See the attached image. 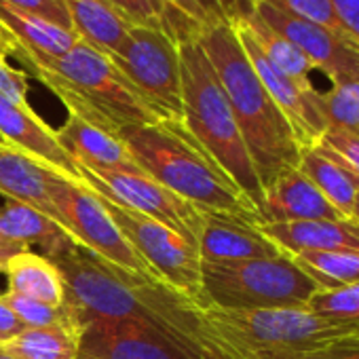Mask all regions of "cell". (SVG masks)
I'll list each match as a JSON object with an SVG mask.
<instances>
[{
    "label": "cell",
    "instance_id": "6da1fadb",
    "mask_svg": "<svg viewBox=\"0 0 359 359\" xmlns=\"http://www.w3.org/2000/svg\"><path fill=\"white\" fill-rule=\"evenodd\" d=\"M64 300L83 323L91 319H133L161 330L201 359H233L212 332L201 304L152 275L108 264L83 248L57 260Z\"/></svg>",
    "mask_w": 359,
    "mask_h": 359
},
{
    "label": "cell",
    "instance_id": "7a4b0ae2",
    "mask_svg": "<svg viewBox=\"0 0 359 359\" xmlns=\"http://www.w3.org/2000/svg\"><path fill=\"white\" fill-rule=\"evenodd\" d=\"M226 93L262 191L300 163V144L279 106L254 72L233 26L216 24L199 36Z\"/></svg>",
    "mask_w": 359,
    "mask_h": 359
},
{
    "label": "cell",
    "instance_id": "3957f363",
    "mask_svg": "<svg viewBox=\"0 0 359 359\" xmlns=\"http://www.w3.org/2000/svg\"><path fill=\"white\" fill-rule=\"evenodd\" d=\"M116 137L148 177L197 210L231 214L260 224L256 205L189 135L182 123L133 125L121 129Z\"/></svg>",
    "mask_w": 359,
    "mask_h": 359
},
{
    "label": "cell",
    "instance_id": "277c9868",
    "mask_svg": "<svg viewBox=\"0 0 359 359\" xmlns=\"http://www.w3.org/2000/svg\"><path fill=\"white\" fill-rule=\"evenodd\" d=\"M15 55L64 102L70 114L112 135L125 127L163 123L114 62L83 41L60 57L22 51Z\"/></svg>",
    "mask_w": 359,
    "mask_h": 359
},
{
    "label": "cell",
    "instance_id": "5b68a950",
    "mask_svg": "<svg viewBox=\"0 0 359 359\" xmlns=\"http://www.w3.org/2000/svg\"><path fill=\"white\" fill-rule=\"evenodd\" d=\"M177 47L182 68V125L258 210L264 191L216 70L199 39Z\"/></svg>",
    "mask_w": 359,
    "mask_h": 359
},
{
    "label": "cell",
    "instance_id": "8992f818",
    "mask_svg": "<svg viewBox=\"0 0 359 359\" xmlns=\"http://www.w3.org/2000/svg\"><path fill=\"white\" fill-rule=\"evenodd\" d=\"M201 309L212 332L233 359H304L325 346L359 338V325L332 323L306 309Z\"/></svg>",
    "mask_w": 359,
    "mask_h": 359
},
{
    "label": "cell",
    "instance_id": "52a82bcc",
    "mask_svg": "<svg viewBox=\"0 0 359 359\" xmlns=\"http://www.w3.org/2000/svg\"><path fill=\"white\" fill-rule=\"evenodd\" d=\"M319 292L315 281L290 258L201 262V306L220 311L306 309Z\"/></svg>",
    "mask_w": 359,
    "mask_h": 359
},
{
    "label": "cell",
    "instance_id": "ba28073f",
    "mask_svg": "<svg viewBox=\"0 0 359 359\" xmlns=\"http://www.w3.org/2000/svg\"><path fill=\"white\" fill-rule=\"evenodd\" d=\"M110 60L163 123H182L180 47L165 30L133 26Z\"/></svg>",
    "mask_w": 359,
    "mask_h": 359
},
{
    "label": "cell",
    "instance_id": "9c48e42d",
    "mask_svg": "<svg viewBox=\"0 0 359 359\" xmlns=\"http://www.w3.org/2000/svg\"><path fill=\"white\" fill-rule=\"evenodd\" d=\"M51 205L57 214L60 226L74 243L116 269L137 275H152L114 224L102 197L81 180L57 173L51 189Z\"/></svg>",
    "mask_w": 359,
    "mask_h": 359
},
{
    "label": "cell",
    "instance_id": "30bf717a",
    "mask_svg": "<svg viewBox=\"0 0 359 359\" xmlns=\"http://www.w3.org/2000/svg\"><path fill=\"white\" fill-rule=\"evenodd\" d=\"M100 195V193H97ZM114 224L156 279L201 302L199 243L100 195Z\"/></svg>",
    "mask_w": 359,
    "mask_h": 359
},
{
    "label": "cell",
    "instance_id": "8fae6325",
    "mask_svg": "<svg viewBox=\"0 0 359 359\" xmlns=\"http://www.w3.org/2000/svg\"><path fill=\"white\" fill-rule=\"evenodd\" d=\"M79 169L81 182L87 184L91 191L197 241L201 229V210H197L182 197H177L169 189L161 187L146 173L95 171L85 167Z\"/></svg>",
    "mask_w": 359,
    "mask_h": 359
},
{
    "label": "cell",
    "instance_id": "7c38bea8",
    "mask_svg": "<svg viewBox=\"0 0 359 359\" xmlns=\"http://www.w3.org/2000/svg\"><path fill=\"white\" fill-rule=\"evenodd\" d=\"M76 359H201L161 330L133 319H91L79 336Z\"/></svg>",
    "mask_w": 359,
    "mask_h": 359
},
{
    "label": "cell",
    "instance_id": "4fadbf2b",
    "mask_svg": "<svg viewBox=\"0 0 359 359\" xmlns=\"http://www.w3.org/2000/svg\"><path fill=\"white\" fill-rule=\"evenodd\" d=\"M250 5L269 28L285 36L313 64L315 70L327 76V81L355 76L359 68V49L355 45L317 24L294 18L264 0H250Z\"/></svg>",
    "mask_w": 359,
    "mask_h": 359
},
{
    "label": "cell",
    "instance_id": "5bb4252c",
    "mask_svg": "<svg viewBox=\"0 0 359 359\" xmlns=\"http://www.w3.org/2000/svg\"><path fill=\"white\" fill-rule=\"evenodd\" d=\"M229 24L233 26V30H235L254 72L258 74L260 83L264 85V89L269 91L273 102L279 106V110L283 112L287 123L292 125L300 148L317 144V140L325 131V123L319 116L317 106H315L317 89L300 87L296 81H292L287 74H283L279 68H275L264 57V53L256 47V43L250 39V34L239 24H235V22H229Z\"/></svg>",
    "mask_w": 359,
    "mask_h": 359
},
{
    "label": "cell",
    "instance_id": "9a60e30c",
    "mask_svg": "<svg viewBox=\"0 0 359 359\" xmlns=\"http://www.w3.org/2000/svg\"><path fill=\"white\" fill-rule=\"evenodd\" d=\"M197 243L201 262H239L283 256V252L260 231L258 222L205 210H201Z\"/></svg>",
    "mask_w": 359,
    "mask_h": 359
},
{
    "label": "cell",
    "instance_id": "2e32d148",
    "mask_svg": "<svg viewBox=\"0 0 359 359\" xmlns=\"http://www.w3.org/2000/svg\"><path fill=\"white\" fill-rule=\"evenodd\" d=\"M260 224L311 222V220H348L344 218L296 167L279 175L264 189L258 205Z\"/></svg>",
    "mask_w": 359,
    "mask_h": 359
},
{
    "label": "cell",
    "instance_id": "e0dca14e",
    "mask_svg": "<svg viewBox=\"0 0 359 359\" xmlns=\"http://www.w3.org/2000/svg\"><path fill=\"white\" fill-rule=\"evenodd\" d=\"M57 173L64 171L24 152L22 148L0 142V195L9 201L34 208L55 222L57 214L51 205V189Z\"/></svg>",
    "mask_w": 359,
    "mask_h": 359
},
{
    "label": "cell",
    "instance_id": "ac0fdd59",
    "mask_svg": "<svg viewBox=\"0 0 359 359\" xmlns=\"http://www.w3.org/2000/svg\"><path fill=\"white\" fill-rule=\"evenodd\" d=\"M0 137L66 175L81 180V169L57 142L55 129H51L30 106H20L5 95H0Z\"/></svg>",
    "mask_w": 359,
    "mask_h": 359
},
{
    "label": "cell",
    "instance_id": "d6986e66",
    "mask_svg": "<svg viewBox=\"0 0 359 359\" xmlns=\"http://www.w3.org/2000/svg\"><path fill=\"white\" fill-rule=\"evenodd\" d=\"M55 135L62 148L79 167L95 171L144 173L127 146L116 135L79 118L76 114L68 112L66 123L55 129Z\"/></svg>",
    "mask_w": 359,
    "mask_h": 359
},
{
    "label": "cell",
    "instance_id": "ffe728a7",
    "mask_svg": "<svg viewBox=\"0 0 359 359\" xmlns=\"http://www.w3.org/2000/svg\"><path fill=\"white\" fill-rule=\"evenodd\" d=\"M260 231L290 258L306 252H359V226L353 220L260 224Z\"/></svg>",
    "mask_w": 359,
    "mask_h": 359
},
{
    "label": "cell",
    "instance_id": "44dd1931",
    "mask_svg": "<svg viewBox=\"0 0 359 359\" xmlns=\"http://www.w3.org/2000/svg\"><path fill=\"white\" fill-rule=\"evenodd\" d=\"M0 239L24 250L36 245L49 260L74 243L55 220L15 201H7L0 208Z\"/></svg>",
    "mask_w": 359,
    "mask_h": 359
},
{
    "label": "cell",
    "instance_id": "7402d4cb",
    "mask_svg": "<svg viewBox=\"0 0 359 359\" xmlns=\"http://www.w3.org/2000/svg\"><path fill=\"white\" fill-rule=\"evenodd\" d=\"M298 169L344 218L351 220V208L359 191V175L344 161L321 144H313L300 150Z\"/></svg>",
    "mask_w": 359,
    "mask_h": 359
},
{
    "label": "cell",
    "instance_id": "603a6c76",
    "mask_svg": "<svg viewBox=\"0 0 359 359\" xmlns=\"http://www.w3.org/2000/svg\"><path fill=\"white\" fill-rule=\"evenodd\" d=\"M79 41L104 55H114L133 28L106 0H62Z\"/></svg>",
    "mask_w": 359,
    "mask_h": 359
},
{
    "label": "cell",
    "instance_id": "cb8c5ba5",
    "mask_svg": "<svg viewBox=\"0 0 359 359\" xmlns=\"http://www.w3.org/2000/svg\"><path fill=\"white\" fill-rule=\"evenodd\" d=\"M231 22L239 24L250 34V39L256 43V47L264 53V57L275 68H279L283 74H287L300 87H304V89H317L313 85V81H311V74L315 70L313 64L285 36H281L279 32H275L273 28H269L252 11L250 0H243V3L239 5V9H237V13H235V18Z\"/></svg>",
    "mask_w": 359,
    "mask_h": 359
},
{
    "label": "cell",
    "instance_id": "d4e9b609",
    "mask_svg": "<svg viewBox=\"0 0 359 359\" xmlns=\"http://www.w3.org/2000/svg\"><path fill=\"white\" fill-rule=\"evenodd\" d=\"M0 26L15 41V51L22 53L60 57L79 43V36L72 30L47 22L39 15L13 9L5 3H0Z\"/></svg>",
    "mask_w": 359,
    "mask_h": 359
},
{
    "label": "cell",
    "instance_id": "484cf974",
    "mask_svg": "<svg viewBox=\"0 0 359 359\" xmlns=\"http://www.w3.org/2000/svg\"><path fill=\"white\" fill-rule=\"evenodd\" d=\"M5 275L9 281L7 292L45 302V304H53V306L64 304L62 277L55 264L43 254H34L30 250L20 252L7 262Z\"/></svg>",
    "mask_w": 359,
    "mask_h": 359
},
{
    "label": "cell",
    "instance_id": "4316f807",
    "mask_svg": "<svg viewBox=\"0 0 359 359\" xmlns=\"http://www.w3.org/2000/svg\"><path fill=\"white\" fill-rule=\"evenodd\" d=\"M0 353L11 359H76L79 334L26 327L9 342L0 344Z\"/></svg>",
    "mask_w": 359,
    "mask_h": 359
},
{
    "label": "cell",
    "instance_id": "83f0119b",
    "mask_svg": "<svg viewBox=\"0 0 359 359\" xmlns=\"http://www.w3.org/2000/svg\"><path fill=\"white\" fill-rule=\"evenodd\" d=\"M319 290H338L359 283V252H306L292 258Z\"/></svg>",
    "mask_w": 359,
    "mask_h": 359
},
{
    "label": "cell",
    "instance_id": "f1b7e54d",
    "mask_svg": "<svg viewBox=\"0 0 359 359\" xmlns=\"http://www.w3.org/2000/svg\"><path fill=\"white\" fill-rule=\"evenodd\" d=\"M315 106L327 127L342 129L359 137V81L334 79L330 89L315 93Z\"/></svg>",
    "mask_w": 359,
    "mask_h": 359
},
{
    "label": "cell",
    "instance_id": "f546056e",
    "mask_svg": "<svg viewBox=\"0 0 359 359\" xmlns=\"http://www.w3.org/2000/svg\"><path fill=\"white\" fill-rule=\"evenodd\" d=\"M5 302L11 306V311L20 317L24 327H34V330H68L72 334L81 336V323L76 313L64 302L60 306L45 304L26 296H18L11 292L3 294Z\"/></svg>",
    "mask_w": 359,
    "mask_h": 359
},
{
    "label": "cell",
    "instance_id": "4dcf8cb0",
    "mask_svg": "<svg viewBox=\"0 0 359 359\" xmlns=\"http://www.w3.org/2000/svg\"><path fill=\"white\" fill-rule=\"evenodd\" d=\"M306 311L332 323L359 325V283L315 292Z\"/></svg>",
    "mask_w": 359,
    "mask_h": 359
},
{
    "label": "cell",
    "instance_id": "1f68e13d",
    "mask_svg": "<svg viewBox=\"0 0 359 359\" xmlns=\"http://www.w3.org/2000/svg\"><path fill=\"white\" fill-rule=\"evenodd\" d=\"M264 3H269V5L290 13L294 18H300V20H306L311 24H317V26H321V28L342 36L344 41H348L344 30H342V26H340V20L336 15V9L332 5V0H264Z\"/></svg>",
    "mask_w": 359,
    "mask_h": 359
},
{
    "label": "cell",
    "instance_id": "d6a6232c",
    "mask_svg": "<svg viewBox=\"0 0 359 359\" xmlns=\"http://www.w3.org/2000/svg\"><path fill=\"white\" fill-rule=\"evenodd\" d=\"M106 3L121 13L131 26L142 28H161L167 5L163 0H106Z\"/></svg>",
    "mask_w": 359,
    "mask_h": 359
},
{
    "label": "cell",
    "instance_id": "836d02e7",
    "mask_svg": "<svg viewBox=\"0 0 359 359\" xmlns=\"http://www.w3.org/2000/svg\"><path fill=\"white\" fill-rule=\"evenodd\" d=\"M323 148L332 150L340 161H344L359 175V137L336 127H327L317 140Z\"/></svg>",
    "mask_w": 359,
    "mask_h": 359
},
{
    "label": "cell",
    "instance_id": "e575fe53",
    "mask_svg": "<svg viewBox=\"0 0 359 359\" xmlns=\"http://www.w3.org/2000/svg\"><path fill=\"white\" fill-rule=\"evenodd\" d=\"M163 3L180 13H184L187 18H191L203 30L226 22L222 9L214 3V0H163Z\"/></svg>",
    "mask_w": 359,
    "mask_h": 359
},
{
    "label": "cell",
    "instance_id": "d590c367",
    "mask_svg": "<svg viewBox=\"0 0 359 359\" xmlns=\"http://www.w3.org/2000/svg\"><path fill=\"white\" fill-rule=\"evenodd\" d=\"M0 3H5L20 11H26V13H32V15H39L47 22H53L62 28L72 30L70 18L66 13V7L62 0H0Z\"/></svg>",
    "mask_w": 359,
    "mask_h": 359
},
{
    "label": "cell",
    "instance_id": "8d00e7d4",
    "mask_svg": "<svg viewBox=\"0 0 359 359\" xmlns=\"http://www.w3.org/2000/svg\"><path fill=\"white\" fill-rule=\"evenodd\" d=\"M28 79L22 70H15L9 62L7 55L0 53V95H5L7 100L20 104V106H30L28 104Z\"/></svg>",
    "mask_w": 359,
    "mask_h": 359
},
{
    "label": "cell",
    "instance_id": "74e56055",
    "mask_svg": "<svg viewBox=\"0 0 359 359\" xmlns=\"http://www.w3.org/2000/svg\"><path fill=\"white\" fill-rule=\"evenodd\" d=\"M346 39L359 49V0H332Z\"/></svg>",
    "mask_w": 359,
    "mask_h": 359
},
{
    "label": "cell",
    "instance_id": "f35d334b",
    "mask_svg": "<svg viewBox=\"0 0 359 359\" xmlns=\"http://www.w3.org/2000/svg\"><path fill=\"white\" fill-rule=\"evenodd\" d=\"M24 323L20 321V317L11 311V306L5 302L3 294H0V344L9 342L11 338H15L20 332H24Z\"/></svg>",
    "mask_w": 359,
    "mask_h": 359
},
{
    "label": "cell",
    "instance_id": "ab89813d",
    "mask_svg": "<svg viewBox=\"0 0 359 359\" xmlns=\"http://www.w3.org/2000/svg\"><path fill=\"white\" fill-rule=\"evenodd\" d=\"M304 359H359V338L325 346L317 353H311Z\"/></svg>",
    "mask_w": 359,
    "mask_h": 359
},
{
    "label": "cell",
    "instance_id": "60d3db41",
    "mask_svg": "<svg viewBox=\"0 0 359 359\" xmlns=\"http://www.w3.org/2000/svg\"><path fill=\"white\" fill-rule=\"evenodd\" d=\"M20 252H26L24 248H20V245H11V243H7V241H3L0 239V262L3 264H7L13 256H18Z\"/></svg>",
    "mask_w": 359,
    "mask_h": 359
},
{
    "label": "cell",
    "instance_id": "b9f144b4",
    "mask_svg": "<svg viewBox=\"0 0 359 359\" xmlns=\"http://www.w3.org/2000/svg\"><path fill=\"white\" fill-rule=\"evenodd\" d=\"M214 3L222 9L226 22H231L235 18V13H237V9H239V5L243 3V0H214Z\"/></svg>",
    "mask_w": 359,
    "mask_h": 359
},
{
    "label": "cell",
    "instance_id": "7bdbcfd3",
    "mask_svg": "<svg viewBox=\"0 0 359 359\" xmlns=\"http://www.w3.org/2000/svg\"><path fill=\"white\" fill-rule=\"evenodd\" d=\"M0 53H3V55L15 53V41L11 39V34L3 26H0Z\"/></svg>",
    "mask_w": 359,
    "mask_h": 359
},
{
    "label": "cell",
    "instance_id": "ee69618b",
    "mask_svg": "<svg viewBox=\"0 0 359 359\" xmlns=\"http://www.w3.org/2000/svg\"><path fill=\"white\" fill-rule=\"evenodd\" d=\"M351 220L359 226V191H357L355 201H353V208H351Z\"/></svg>",
    "mask_w": 359,
    "mask_h": 359
},
{
    "label": "cell",
    "instance_id": "f6af8a7d",
    "mask_svg": "<svg viewBox=\"0 0 359 359\" xmlns=\"http://www.w3.org/2000/svg\"><path fill=\"white\" fill-rule=\"evenodd\" d=\"M5 266H7V264H3V262H0V273H5Z\"/></svg>",
    "mask_w": 359,
    "mask_h": 359
},
{
    "label": "cell",
    "instance_id": "bcb514c9",
    "mask_svg": "<svg viewBox=\"0 0 359 359\" xmlns=\"http://www.w3.org/2000/svg\"><path fill=\"white\" fill-rule=\"evenodd\" d=\"M355 81H359V68H357V72H355V76H353Z\"/></svg>",
    "mask_w": 359,
    "mask_h": 359
},
{
    "label": "cell",
    "instance_id": "7dc6e473",
    "mask_svg": "<svg viewBox=\"0 0 359 359\" xmlns=\"http://www.w3.org/2000/svg\"><path fill=\"white\" fill-rule=\"evenodd\" d=\"M0 359H11V357H7L5 353H0Z\"/></svg>",
    "mask_w": 359,
    "mask_h": 359
},
{
    "label": "cell",
    "instance_id": "c3c4849f",
    "mask_svg": "<svg viewBox=\"0 0 359 359\" xmlns=\"http://www.w3.org/2000/svg\"><path fill=\"white\" fill-rule=\"evenodd\" d=\"M0 142H3V137H0Z\"/></svg>",
    "mask_w": 359,
    "mask_h": 359
}]
</instances>
